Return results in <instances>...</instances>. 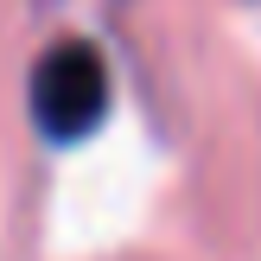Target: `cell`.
Here are the masks:
<instances>
[{"instance_id":"6da1fadb","label":"cell","mask_w":261,"mask_h":261,"mask_svg":"<svg viewBox=\"0 0 261 261\" xmlns=\"http://www.w3.org/2000/svg\"><path fill=\"white\" fill-rule=\"evenodd\" d=\"M109 115V64L96 45L83 38H64L38 58L32 70V121L45 140H83L89 127Z\"/></svg>"}]
</instances>
